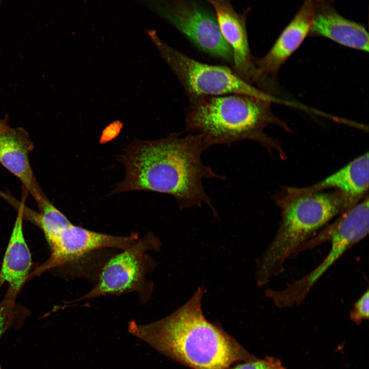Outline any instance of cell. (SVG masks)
Wrapping results in <instances>:
<instances>
[{"mask_svg":"<svg viewBox=\"0 0 369 369\" xmlns=\"http://www.w3.org/2000/svg\"><path fill=\"white\" fill-rule=\"evenodd\" d=\"M199 288L182 306L148 324L131 321L128 331L167 357L192 369H229L256 358L203 314Z\"/></svg>","mask_w":369,"mask_h":369,"instance_id":"cell-2","label":"cell"},{"mask_svg":"<svg viewBox=\"0 0 369 369\" xmlns=\"http://www.w3.org/2000/svg\"><path fill=\"white\" fill-rule=\"evenodd\" d=\"M181 134L174 132L153 140L135 139L129 144L119 158L125 177L112 194L141 190L167 194L175 198L181 210L206 203L217 214L202 180L223 176L202 162L201 154L207 148L202 136Z\"/></svg>","mask_w":369,"mask_h":369,"instance_id":"cell-1","label":"cell"},{"mask_svg":"<svg viewBox=\"0 0 369 369\" xmlns=\"http://www.w3.org/2000/svg\"><path fill=\"white\" fill-rule=\"evenodd\" d=\"M229 369H286L281 361L273 357H265L260 359L244 361L231 366Z\"/></svg>","mask_w":369,"mask_h":369,"instance_id":"cell-16","label":"cell"},{"mask_svg":"<svg viewBox=\"0 0 369 369\" xmlns=\"http://www.w3.org/2000/svg\"><path fill=\"white\" fill-rule=\"evenodd\" d=\"M147 33L182 85L190 100L203 96L240 94L275 101L274 97L243 80L229 67L196 60L167 44L155 30H149Z\"/></svg>","mask_w":369,"mask_h":369,"instance_id":"cell-5","label":"cell"},{"mask_svg":"<svg viewBox=\"0 0 369 369\" xmlns=\"http://www.w3.org/2000/svg\"><path fill=\"white\" fill-rule=\"evenodd\" d=\"M2 1V0H0V4L1 3Z\"/></svg>","mask_w":369,"mask_h":369,"instance_id":"cell-20","label":"cell"},{"mask_svg":"<svg viewBox=\"0 0 369 369\" xmlns=\"http://www.w3.org/2000/svg\"><path fill=\"white\" fill-rule=\"evenodd\" d=\"M314 12L315 0H304L270 51L263 57L254 58L260 85L264 84L266 76H275L282 65L310 34Z\"/></svg>","mask_w":369,"mask_h":369,"instance_id":"cell-11","label":"cell"},{"mask_svg":"<svg viewBox=\"0 0 369 369\" xmlns=\"http://www.w3.org/2000/svg\"><path fill=\"white\" fill-rule=\"evenodd\" d=\"M10 127L5 120L0 119V133L8 129Z\"/></svg>","mask_w":369,"mask_h":369,"instance_id":"cell-19","label":"cell"},{"mask_svg":"<svg viewBox=\"0 0 369 369\" xmlns=\"http://www.w3.org/2000/svg\"><path fill=\"white\" fill-rule=\"evenodd\" d=\"M336 189L360 199L368 189V153L351 161L334 174L319 182L304 188L287 187L280 196L293 197Z\"/></svg>","mask_w":369,"mask_h":369,"instance_id":"cell-14","label":"cell"},{"mask_svg":"<svg viewBox=\"0 0 369 369\" xmlns=\"http://www.w3.org/2000/svg\"><path fill=\"white\" fill-rule=\"evenodd\" d=\"M368 197L345 211L332 225L328 227L309 245L329 241L330 251L323 261L315 270L281 291L268 290L266 296L279 308L299 305L322 275L342 255L363 239L368 233Z\"/></svg>","mask_w":369,"mask_h":369,"instance_id":"cell-6","label":"cell"},{"mask_svg":"<svg viewBox=\"0 0 369 369\" xmlns=\"http://www.w3.org/2000/svg\"><path fill=\"white\" fill-rule=\"evenodd\" d=\"M190 101L186 130L201 135L207 149L250 140L285 156L279 143L264 133L272 124L284 127L272 113L271 101L240 94L203 96Z\"/></svg>","mask_w":369,"mask_h":369,"instance_id":"cell-3","label":"cell"},{"mask_svg":"<svg viewBox=\"0 0 369 369\" xmlns=\"http://www.w3.org/2000/svg\"><path fill=\"white\" fill-rule=\"evenodd\" d=\"M24 205L21 203L0 271V283H9V298L17 295L31 267V253L23 234Z\"/></svg>","mask_w":369,"mask_h":369,"instance_id":"cell-15","label":"cell"},{"mask_svg":"<svg viewBox=\"0 0 369 369\" xmlns=\"http://www.w3.org/2000/svg\"><path fill=\"white\" fill-rule=\"evenodd\" d=\"M32 148L28 134L22 128L10 127L0 133V162L17 176L41 203L46 198L37 184L29 160V153Z\"/></svg>","mask_w":369,"mask_h":369,"instance_id":"cell-13","label":"cell"},{"mask_svg":"<svg viewBox=\"0 0 369 369\" xmlns=\"http://www.w3.org/2000/svg\"><path fill=\"white\" fill-rule=\"evenodd\" d=\"M327 38L341 45L368 51V35L362 25L340 15L331 1L315 0V12L310 34Z\"/></svg>","mask_w":369,"mask_h":369,"instance_id":"cell-12","label":"cell"},{"mask_svg":"<svg viewBox=\"0 0 369 369\" xmlns=\"http://www.w3.org/2000/svg\"><path fill=\"white\" fill-rule=\"evenodd\" d=\"M168 20L201 51L233 63L232 51L216 17L191 0H140Z\"/></svg>","mask_w":369,"mask_h":369,"instance_id":"cell-7","label":"cell"},{"mask_svg":"<svg viewBox=\"0 0 369 369\" xmlns=\"http://www.w3.org/2000/svg\"><path fill=\"white\" fill-rule=\"evenodd\" d=\"M160 242L152 233L146 234L105 264L94 287L79 300L109 295L141 292L149 271L147 252L159 250Z\"/></svg>","mask_w":369,"mask_h":369,"instance_id":"cell-9","label":"cell"},{"mask_svg":"<svg viewBox=\"0 0 369 369\" xmlns=\"http://www.w3.org/2000/svg\"><path fill=\"white\" fill-rule=\"evenodd\" d=\"M214 9L220 32L233 53V71L249 84H259V78L249 44L247 11L237 13L230 0H206Z\"/></svg>","mask_w":369,"mask_h":369,"instance_id":"cell-10","label":"cell"},{"mask_svg":"<svg viewBox=\"0 0 369 369\" xmlns=\"http://www.w3.org/2000/svg\"><path fill=\"white\" fill-rule=\"evenodd\" d=\"M369 291L367 289L354 303L350 312L351 320L356 323H360L367 320L369 316Z\"/></svg>","mask_w":369,"mask_h":369,"instance_id":"cell-17","label":"cell"},{"mask_svg":"<svg viewBox=\"0 0 369 369\" xmlns=\"http://www.w3.org/2000/svg\"><path fill=\"white\" fill-rule=\"evenodd\" d=\"M360 200L338 190L278 197L277 202L281 208V221L272 242L258 260V285L266 284L282 272L285 261L299 252L310 237Z\"/></svg>","mask_w":369,"mask_h":369,"instance_id":"cell-4","label":"cell"},{"mask_svg":"<svg viewBox=\"0 0 369 369\" xmlns=\"http://www.w3.org/2000/svg\"><path fill=\"white\" fill-rule=\"evenodd\" d=\"M43 232L52 253L36 273L72 263L96 250L128 249L139 239L137 234L119 236L92 231L73 224L64 214Z\"/></svg>","mask_w":369,"mask_h":369,"instance_id":"cell-8","label":"cell"},{"mask_svg":"<svg viewBox=\"0 0 369 369\" xmlns=\"http://www.w3.org/2000/svg\"><path fill=\"white\" fill-rule=\"evenodd\" d=\"M10 301L8 303L1 304L0 305V338L5 332L9 327L11 319L8 315V305L10 304Z\"/></svg>","mask_w":369,"mask_h":369,"instance_id":"cell-18","label":"cell"}]
</instances>
